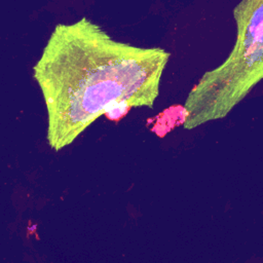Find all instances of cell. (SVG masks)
<instances>
[{
  "label": "cell",
  "mask_w": 263,
  "mask_h": 263,
  "mask_svg": "<svg viewBox=\"0 0 263 263\" xmlns=\"http://www.w3.org/2000/svg\"><path fill=\"white\" fill-rule=\"evenodd\" d=\"M171 53L113 39L86 17L53 29L33 68L47 111V141L59 151L101 115L149 107Z\"/></svg>",
  "instance_id": "6da1fadb"
},
{
  "label": "cell",
  "mask_w": 263,
  "mask_h": 263,
  "mask_svg": "<svg viewBox=\"0 0 263 263\" xmlns=\"http://www.w3.org/2000/svg\"><path fill=\"white\" fill-rule=\"evenodd\" d=\"M236 36L227 58L204 72L184 105V127L224 118L263 80V0H240L232 10Z\"/></svg>",
  "instance_id": "7a4b0ae2"
}]
</instances>
